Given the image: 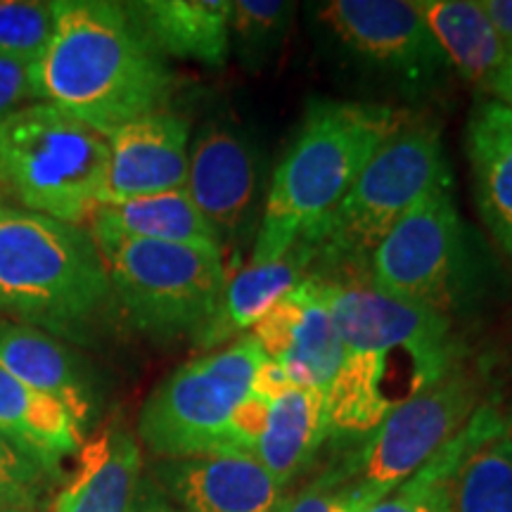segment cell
Returning <instances> with one entry per match:
<instances>
[{"mask_svg": "<svg viewBox=\"0 0 512 512\" xmlns=\"http://www.w3.org/2000/svg\"><path fill=\"white\" fill-rule=\"evenodd\" d=\"M297 5L287 0H233L230 53L247 72H261L275 60L292 31Z\"/></svg>", "mask_w": 512, "mask_h": 512, "instance_id": "26", "label": "cell"}, {"mask_svg": "<svg viewBox=\"0 0 512 512\" xmlns=\"http://www.w3.org/2000/svg\"><path fill=\"white\" fill-rule=\"evenodd\" d=\"M285 512H358L337 494L335 486L320 472L316 479H311L304 489L294 491L287 501Z\"/></svg>", "mask_w": 512, "mask_h": 512, "instance_id": "31", "label": "cell"}, {"mask_svg": "<svg viewBox=\"0 0 512 512\" xmlns=\"http://www.w3.org/2000/svg\"><path fill=\"white\" fill-rule=\"evenodd\" d=\"M136 512H185L181 508H174L166 501H159V498H145V501L138 503Z\"/></svg>", "mask_w": 512, "mask_h": 512, "instance_id": "35", "label": "cell"}, {"mask_svg": "<svg viewBox=\"0 0 512 512\" xmlns=\"http://www.w3.org/2000/svg\"><path fill=\"white\" fill-rule=\"evenodd\" d=\"M34 100L31 74L27 64L0 55V124Z\"/></svg>", "mask_w": 512, "mask_h": 512, "instance_id": "30", "label": "cell"}, {"mask_svg": "<svg viewBox=\"0 0 512 512\" xmlns=\"http://www.w3.org/2000/svg\"><path fill=\"white\" fill-rule=\"evenodd\" d=\"M143 486V448L136 434L110 425L83 441L72 477L48 512H136Z\"/></svg>", "mask_w": 512, "mask_h": 512, "instance_id": "16", "label": "cell"}, {"mask_svg": "<svg viewBox=\"0 0 512 512\" xmlns=\"http://www.w3.org/2000/svg\"><path fill=\"white\" fill-rule=\"evenodd\" d=\"M107 136L48 102H31L0 124V174L19 207L86 226L105 192Z\"/></svg>", "mask_w": 512, "mask_h": 512, "instance_id": "6", "label": "cell"}, {"mask_svg": "<svg viewBox=\"0 0 512 512\" xmlns=\"http://www.w3.org/2000/svg\"><path fill=\"white\" fill-rule=\"evenodd\" d=\"M48 48L29 69L36 102H48L102 136L166 110L176 76L126 3L57 0Z\"/></svg>", "mask_w": 512, "mask_h": 512, "instance_id": "2", "label": "cell"}, {"mask_svg": "<svg viewBox=\"0 0 512 512\" xmlns=\"http://www.w3.org/2000/svg\"><path fill=\"white\" fill-rule=\"evenodd\" d=\"M508 432H510V437H512V418H508Z\"/></svg>", "mask_w": 512, "mask_h": 512, "instance_id": "37", "label": "cell"}, {"mask_svg": "<svg viewBox=\"0 0 512 512\" xmlns=\"http://www.w3.org/2000/svg\"><path fill=\"white\" fill-rule=\"evenodd\" d=\"M190 200L214 228L223 252L238 249L261 221V159L252 138L233 121L211 119L190 138Z\"/></svg>", "mask_w": 512, "mask_h": 512, "instance_id": "12", "label": "cell"}, {"mask_svg": "<svg viewBox=\"0 0 512 512\" xmlns=\"http://www.w3.org/2000/svg\"><path fill=\"white\" fill-rule=\"evenodd\" d=\"M465 444L467 425L446 446H441L413 477H408L382 501L370 505L366 512H451L448 510V482L456 472Z\"/></svg>", "mask_w": 512, "mask_h": 512, "instance_id": "27", "label": "cell"}, {"mask_svg": "<svg viewBox=\"0 0 512 512\" xmlns=\"http://www.w3.org/2000/svg\"><path fill=\"white\" fill-rule=\"evenodd\" d=\"M330 437L325 392L292 387L268 403V420L254 458L285 489L304 475Z\"/></svg>", "mask_w": 512, "mask_h": 512, "instance_id": "22", "label": "cell"}, {"mask_svg": "<svg viewBox=\"0 0 512 512\" xmlns=\"http://www.w3.org/2000/svg\"><path fill=\"white\" fill-rule=\"evenodd\" d=\"M444 181H451V174L439 126L406 114L344 200L294 245L309 254V278H323L328 271H368L370 256L389 230L427 190Z\"/></svg>", "mask_w": 512, "mask_h": 512, "instance_id": "5", "label": "cell"}, {"mask_svg": "<svg viewBox=\"0 0 512 512\" xmlns=\"http://www.w3.org/2000/svg\"><path fill=\"white\" fill-rule=\"evenodd\" d=\"M434 41L465 81L489 88L510 46L503 41L479 0H415Z\"/></svg>", "mask_w": 512, "mask_h": 512, "instance_id": "25", "label": "cell"}, {"mask_svg": "<svg viewBox=\"0 0 512 512\" xmlns=\"http://www.w3.org/2000/svg\"><path fill=\"white\" fill-rule=\"evenodd\" d=\"M451 512H512V437L508 418L484 401L467 422V444L448 482Z\"/></svg>", "mask_w": 512, "mask_h": 512, "instance_id": "18", "label": "cell"}, {"mask_svg": "<svg viewBox=\"0 0 512 512\" xmlns=\"http://www.w3.org/2000/svg\"><path fill=\"white\" fill-rule=\"evenodd\" d=\"M0 183H3V174H0Z\"/></svg>", "mask_w": 512, "mask_h": 512, "instance_id": "38", "label": "cell"}, {"mask_svg": "<svg viewBox=\"0 0 512 512\" xmlns=\"http://www.w3.org/2000/svg\"><path fill=\"white\" fill-rule=\"evenodd\" d=\"M318 17L351 57L403 86L422 91L446 72L415 0H330Z\"/></svg>", "mask_w": 512, "mask_h": 512, "instance_id": "11", "label": "cell"}, {"mask_svg": "<svg viewBox=\"0 0 512 512\" xmlns=\"http://www.w3.org/2000/svg\"><path fill=\"white\" fill-rule=\"evenodd\" d=\"M264 358L252 335L178 366L138 415V441L157 460L233 456L230 422Z\"/></svg>", "mask_w": 512, "mask_h": 512, "instance_id": "9", "label": "cell"}, {"mask_svg": "<svg viewBox=\"0 0 512 512\" xmlns=\"http://www.w3.org/2000/svg\"><path fill=\"white\" fill-rule=\"evenodd\" d=\"M249 335L297 387L328 392L342 366V337L313 278L280 299Z\"/></svg>", "mask_w": 512, "mask_h": 512, "instance_id": "13", "label": "cell"}, {"mask_svg": "<svg viewBox=\"0 0 512 512\" xmlns=\"http://www.w3.org/2000/svg\"><path fill=\"white\" fill-rule=\"evenodd\" d=\"M86 230L93 240L114 238L221 247L214 228L200 214L185 188L100 204L88 219Z\"/></svg>", "mask_w": 512, "mask_h": 512, "instance_id": "24", "label": "cell"}, {"mask_svg": "<svg viewBox=\"0 0 512 512\" xmlns=\"http://www.w3.org/2000/svg\"><path fill=\"white\" fill-rule=\"evenodd\" d=\"M53 29V3L0 0V55H8L31 69L48 48Z\"/></svg>", "mask_w": 512, "mask_h": 512, "instance_id": "28", "label": "cell"}, {"mask_svg": "<svg viewBox=\"0 0 512 512\" xmlns=\"http://www.w3.org/2000/svg\"><path fill=\"white\" fill-rule=\"evenodd\" d=\"M0 432L60 477L64 460L83 446V427L60 401L36 392L0 370Z\"/></svg>", "mask_w": 512, "mask_h": 512, "instance_id": "23", "label": "cell"}, {"mask_svg": "<svg viewBox=\"0 0 512 512\" xmlns=\"http://www.w3.org/2000/svg\"><path fill=\"white\" fill-rule=\"evenodd\" d=\"M477 278V259L451 181L427 190L377 245L368 264L373 290L448 318L470 302Z\"/></svg>", "mask_w": 512, "mask_h": 512, "instance_id": "10", "label": "cell"}, {"mask_svg": "<svg viewBox=\"0 0 512 512\" xmlns=\"http://www.w3.org/2000/svg\"><path fill=\"white\" fill-rule=\"evenodd\" d=\"M190 138V121L171 110L143 114L112 131L100 204L185 188Z\"/></svg>", "mask_w": 512, "mask_h": 512, "instance_id": "14", "label": "cell"}, {"mask_svg": "<svg viewBox=\"0 0 512 512\" xmlns=\"http://www.w3.org/2000/svg\"><path fill=\"white\" fill-rule=\"evenodd\" d=\"M309 275L311 259L302 247H292L283 259L271 264H245L233 275L228 273L219 306L195 339V347L207 354L249 335L254 325Z\"/></svg>", "mask_w": 512, "mask_h": 512, "instance_id": "19", "label": "cell"}, {"mask_svg": "<svg viewBox=\"0 0 512 512\" xmlns=\"http://www.w3.org/2000/svg\"><path fill=\"white\" fill-rule=\"evenodd\" d=\"M313 280L344 344L325 392L330 437H366L463 361L448 316L396 302L361 280Z\"/></svg>", "mask_w": 512, "mask_h": 512, "instance_id": "1", "label": "cell"}, {"mask_svg": "<svg viewBox=\"0 0 512 512\" xmlns=\"http://www.w3.org/2000/svg\"><path fill=\"white\" fill-rule=\"evenodd\" d=\"M126 8L164 57L226 67L233 0H140Z\"/></svg>", "mask_w": 512, "mask_h": 512, "instance_id": "20", "label": "cell"}, {"mask_svg": "<svg viewBox=\"0 0 512 512\" xmlns=\"http://www.w3.org/2000/svg\"><path fill=\"white\" fill-rule=\"evenodd\" d=\"M486 91L494 95L496 102H501V105H505L512 112V46Z\"/></svg>", "mask_w": 512, "mask_h": 512, "instance_id": "34", "label": "cell"}, {"mask_svg": "<svg viewBox=\"0 0 512 512\" xmlns=\"http://www.w3.org/2000/svg\"><path fill=\"white\" fill-rule=\"evenodd\" d=\"M491 24L508 46H512V0H479Z\"/></svg>", "mask_w": 512, "mask_h": 512, "instance_id": "33", "label": "cell"}, {"mask_svg": "<svg viewBox=\"0 0 512 512\" xmlns=\"http://www.w3.org/2000/svg\"><path fill=\"white\" fill-rule=\"evenodd\" d=\"M0 512H38V508H17V505H0Z\"/></svg>", "mask_w": 512, "mask_h": 512, "instance_id": "36", "label": "cell"}, {"mask_svg": "<svg viewBox=\"0 0 512 512\" xmlns=\"http://www.w3.org/2000/svg\"><path fill=\"white\" fill-rule=\"evenodd\" d=\"M406 119L384 105L313 100L290 150L273 171L249 264L283 259L356 183L380 145Z\"/></svg>", "mask_w": 512, "mask_h": 512, "instance_id": "3", "label": "cell"}, {"mask_svg": "<svg viewBox=\"0 0 512 512\" xmlns=\"http://www.w3.org/2000/svg\"><path fill=\"white\" fill-rule=\"evenodd\" d=\"M114 304L155 342L192 339L214 316L228 280L219 245L147 240H95Z\"/></svg>", "mask_w": 512, "mask_h": 512, "instance_id": "7", "label": "cell"}, {"mask_svg": "<svg viewBox=\"0 0 512 512\" xmlns=\"http://www.w3.org/2000/svg\"><path fill=\"white\" fill-rule=\"evenodd\" d=\"M465 150L472 190L486 230L512 264V112L479 100L467 119Z\"/></svg>", "mask_w": 512, "mask_h": 512, "instance_id": "17", "label": "cell"}, {"mask_svg": "<svg viewBox=\"0 0 512 512\" xmlns=\"http://www.w3.org/2000/svg\"><path fill=\"white\" fill-rule=\"evenodd\" d=\"M0 370L60 401L86 430L91 389L72 351L50 332L0 316Z\"/></svg>", "mask_w": 512, "mask_h": 512, "instance_id": "21", "label": "cell"}, {"mask_svg": "<svg viewBox=\"0 0 512 512\" xmlns=\"http://www.w3.org/2000/svg\"><path fill=\"white\" fill-rule=\"evenodd\" d=\"M53 475L0 432V505L36 508Z\"/></svg>", "mask_w": 512, "mask_h": 512, "instance_id": "29", "label": "cell"}, {"mask_svg": "<svg viewBox=\"0 0 512 512\" xmlns=\"http://www.w3.org/2000/svg\"><path fill=\"white\" fill-rule=\"evenodd\" d=\"M482 396V375L463 358L437 384L358 439L342 460L325 467V477L351 508L366 512L456 437L484 403Z\"/></svg>", "mask_w": 512, "mask_h": 512, "instance_id": "8", "label": "cell"}, {"mask_svg": "<svg viewBox=\"0 0 512 512\" xmlns=\"http://www.w3.org/2000/svg\"><path fill=\"white\" fill-rule=\"evenodd\" d=\"M292 387H297V384H294L290 377H287V373L278 366V363L271 361V358L264 354L261 363L254 370L252 394H256L259 399L271 403L275 399H280V396H283L285 392H290Z\"/></svg>", "mask_w": 512, "mask_h": 512, "instance_id": "32", "label": "cell"}, {"mask_svg": "<svg viewBox=\"0 0 512 512\" xmlns=\"http://www.w3.org/2000/svg\"><path fill=\"white\" fill-rule=\"evenodd\" d=\"M110 304V278L86 226L0 200V316L76 339Z\"/></svg>", "mask_w": 512, "mask_h": 512, "instance_id": "4", "label": "cell"}, {"mask_svg": "<svg viewBox=\"0 0 512 512\" xmlns=\"http://www.w3.org/2000/svg\"><path fill=\"white\" fill-rule=\"evenodd\" d=\"M155 479L185 512H285L290 494L254 456L157 460Z\"/></svg>", "mask_w": 512, "mask_h": 512, "instance_id": "15", "label": "cell"}]
</instances>
